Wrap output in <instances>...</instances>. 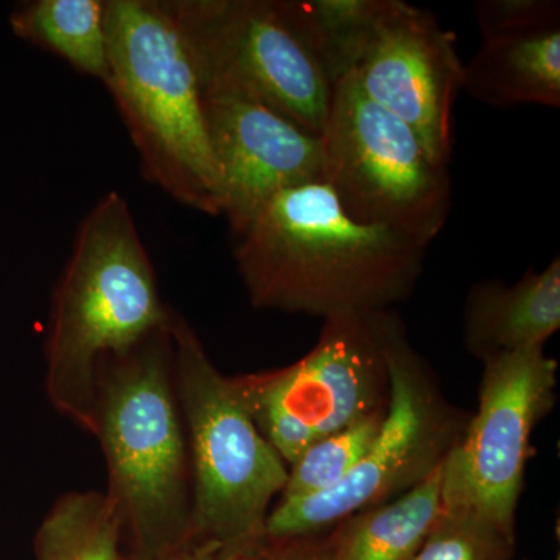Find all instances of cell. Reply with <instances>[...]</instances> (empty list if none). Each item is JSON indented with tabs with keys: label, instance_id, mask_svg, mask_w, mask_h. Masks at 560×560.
<instances>
[{
	"label": "cell",
	"instance_id": "obj_1",
	"mask_svg": "<svg viewBox=\"0 0 560 560\" xmlns=\"http://www.w3.org/2000/svg\"><path fill=\"white\" fill-rule=\"evenodd\" d=\"M237 238L254 307L323 319L393 311L415 293L427 250L350 219L326 180L280 191Z\"/></svg>",
	"mask_w": 560,
	"mask_h": 560
},
{
	"label": "cell",
	"instance_id": "obj_2",
	"mask_svg": "<svg viewBox=\"0 0 560 560\" xmlns=\"http://www.w3.org/2000/svg\"><path fill=\"white\" fill-rule=\"evenodd\" d=\"M175 313L161 300L130 206L110 191L81 221L51 294L46 345L51 407L95 436L103 364L168 329Z\"/></svg>",
	"mask_w": 560,
	"mask_h": 560
},
{
	"label": "cell",
	"instance_id": "obj_3",
	"mask_svg": "<svg viewBox=\"0 0 560 560\" xmlns=\"http://www.w3.org/2000/svg\"><path fill=\"white\" fill-rule=\"evenodd\" d=\"M95 438L108 467L106 493L120 512L125 556L153 558L190 541V455L172 326L103 364Z\"/></svg>",
	"mask_w": 560,
	"mask_h": 560
},
{
	"label": "cell",
	"instance_id": "obj_4",
	"mask_svg": "<svg viewBox=\"0 0 560 560\" xmlns=\"http://www.w3.org/2000/svg\"><path fill=\"white\" fill-rule=\"evenodd\" d=\"M108 88L143 178L173 200L223 213V189L197 69L164 0H103Z\"/></svg>",
	"mask_w": 560,
	"mask_h": 560
},
{
	"label": "cell",
	"instance_id": "obj_5",
	"mask_svg": "<svg viewBox=\"0 0 560 560\" xmlns=\"http://www.w3.org/2000/svg\"><path fill=\"white\" fill-rule=\"evenodd\" d=\"M173 375L191 469L190 541L264 540L289 466L250 419L232 377L210 360L197 331L175 313Z\"/></svg>",
	"mask_w": 560,
	"mask_h": 560
},
{
	"label": "cell",
	"instance_id": "obj_6",
	"mask_svg": "<svg viewBox=\"0 0 560 560\" xmlns=\"http://www.w3.org/2000/svg\"><path fill=\"white\" fill-rule=\"evenodd\" d=\"M389 371L388 412L363 458L326 492L279 499L265 522V540L323 536L346 518L396 499L442 466L470 415L442 393L429 363L408 341L401 319L390 334Z\"/></svg>",
	"mask_w": 560,
	"mask_h": 560
},
{
	"label": "cell",
	"instance_id": "obj_7",
	"mask_svg": "<svg viewBox=\"0 0 560 560\" xmlns=\"http://www.w3.org/2000/svg\"><path fill=\"white\" fill-rule=\"evenodd\" d=\"M394 311L324 319L318 341L279 370L232 377L261 436L291 466L313 442L388 411Z\"/></svg>",
	"mask_w": 560,
	"mask_h": 560
},
{
	"label": "cell",
	"instance_id": "obj_8",
	"mask_svg": "<svg viewBox=\"0 0 560 560\" xmlns=\"http://www.w3.org/2000/svg\"><path fill=\"white\" fill-rule=\"evenodd\" d=\"M190 51L202 95L267 106L323 135L334 83L283 0H164Z\"/></svg>",
	"mask_w": 560,
	"mask_h": 560
},
{
	"label": "cell",
	"instance_id": "obj_9",
	"mask_svg": "<svg viewBox=\"0 0 560 560\" xmlns=\"http://www.w3.org/2000/svg\"><path fill=\"white\" fill-rule=\"evenodd\" d=\"M320 139L324 178L350 219L429 248L452 209L448 167L407 124L370 101L352 73L335 83Z\"/></svg>",
	"mask_w": 560,
	"mask_h": 560
},
{
	"label": "cell",
	"instance_id": "obj_10",
	"mask_svg": "<svg viewBox=\"0 0 560 560\" xmlns=\"http://www.w3.org/2000/svg\"><path fill=\"white\" fill-rule=\"evenodd\" d=\"M478 408L442 464L445 510L475 512L517 537L533 434L556 405L558 360L545 346L482 363Z\"/></svg>",
	"mask_w": 560,
	"mask_h": 560
},
{
	"label": "cell",
	"instance_id": "obj_11",
	"mask_svg": "<svg viewBox=\"0 0 560 560\" xmlns=\"http://www.w3.org/2000/svg\"><path fill=\"white\" fill-rule=\"evenodd\" d=\"M456 35L429 11L383 0L370 44L352 72L370 101L407 124L438 164L453 151V106L463 90Z\"/></svg>",
	"mask_w": 560,
	"mask_h": 560
},
{
	"label": "cell",
	"instance_id": "obj_12",
	"mask_svg": "<svg viewBox=\"0 0 560 560\" xmlns=\"http://www.w3.org/2000/svg\"><path fill=\"white\" fill-rule=\"evenodd\" d=\"M223 189V213L241 237L280 191L324 178L320 136L246 98L202 95Z\"/></svg>",
	"mask_w": 560,
	"mask_h": 560
},
{
	"label": "cell",
	"instance_id": "obj_13",
	"mask_svg": "<svg viewBox=\"0 0 560 560\" xmlns=\"http://www.w3.org/2000/svg\"><path fill=\"white\" fill-rule=\"evenodd\" d=\"M560 329V259L530 267L515 283H474L463 312L464 348L488 361L504 353L545 346Z\"/></svg>",
	"mask_w": 560,
	"mask_h": 560
},
{
	"label": "cell",
	"instance_id": "obj_14",
	"mask_svg": "<svg viewBox=\"0 0 560 560\" xmlns=\"http://www.w3.org/2000/svg\"><path fill=\"white\" fill-rule=\"evenodd\" d=\"M463 90L492 108L560 106V18L482 39Z\"/></svg>",
	"mask_w": 560,
	"mask_h": 560
},
{
	"label": "cell",
	"instance_id": "obj_15",
	"mask_svg": "<svg viewBox=\"0 0 560 560\" xmlns=\"http://www.w3.org/2000/svg\"><path fill=\"white\" fill-rule=\"evenodd\" d=\"M442 512L441 466L396 499L335 526L327 534L330 559L416 560Z\"/></svg>",
	"mask_w": 560,
	"mask_h": 560
},
{
	"label": "cell",
	"instance_id": "obj_16",
	"mask_svg": "<svg viewBox=\"0 0 560 560\" xmlns=\"http://www.w3.org/2000/svg\"><path fill=\"white\" fill-rule=\"evenodd\" d=\"M14 32L49 50L77 72L106 83L108 36L103 0H35L11 18Z\"/></svg>",
	"mask_w": 560,
	"mask_h": 560
},
{
	"label": "cell",
	"instance_id": "obj_17",
	"mask_svg": "<svg viewBox=\"0 0 560 560\" xmlns=\"http://www.w3.org/2000/svg\"><path fill=\"white\" fill-rule=\"evenodd\" d=\"M35 560H124L120 512L106 492H69L36 530Z\"/></svg>",
	"mask_w": 560,
	"mask_h": 560
},
{
	"label": "cell",
	"instance_id": "obj_18",
	"mask_svg": "<svg viewBox=\"0 0 560 560\" xmlns=\"http://www.w3.org/2000/svg\"><path fill=\"white\" fill-rule=\"evenodd\" d=\"M291 21L331 83L355 70L370 44L383 0H283Z\"/></svg>",
	"mask_w": 560,
	"mask_h": 560
},
{
	"label": "cell",
	"instance_id": "obj_19",
	"mask_svg": "<svg viewBox=\"0 0 560 560\" xmlns=\"http://www.w3.org/2000/svg\"><path fill=\"white\" fill-rule=\"evenodd\" d=\"M386 412L313 442L289 467V478L279 499L316 495L345 480L377 438Z\"/></svg>",
	"mask_w": 560,
	"mask_h": 560
},
{
	"label": "cell",
	"instance_id": "obj_20",
	"mask_svg": "<svg viewBox=\"0 0 560 560\" xmlns=\"http://www.w3.org/2000/svg\"><path fill=\"white\" fill-rule=\"evenodd\" d=\"M517 537L463 510H445L416 560H514Z\"/></svg>",
	"mask_w": 560,
	"mask_h": 560
},
{
	"label": "cell",
	"instance_id": "obj_21",
	"mask_svg": "<svg viewBox=\"0 0 560 560\" xmlns=\"http://www.w3.org/2000/svg\"><path fill=\"white\" fill-rule=\"evenodd\" d=\"M475 18L481 40L560 18L558 0H480Z\"/></svg>",
	"mask_w": 560,
	"mask_h": 560
},
{
	"label": "cell",
	"instance_id": "obj_22",
	"mask_svg": "<svg viewBox=\"0 0 560 560\" xmlns=\"http://www.w3.org/2000/svg\"><path fill=\"white\" fill-rule=\"evenodd\" d=\"M270 541L265 539L241 545L187 541L178 548L153 558L136 559L125 556L124 560H270Z\"/></svg>",
	"mask_w": 560,
	"mask_h": 560
},
{
	"label": "cell",
	"instance_id": "obj_23",
	"mask_svg": "<svg viewBox=\"0 0 560 560\" xmlns=\"http://www.w3.org/2000/svg\"><path fill=\"white\" fill-rule=\"evenodd\" d=\"M270 545V560H331L329 536L324 534Z\"/></svg>",
	"mask_w": 560,
	"mask_h": 560
}]
</instances>
